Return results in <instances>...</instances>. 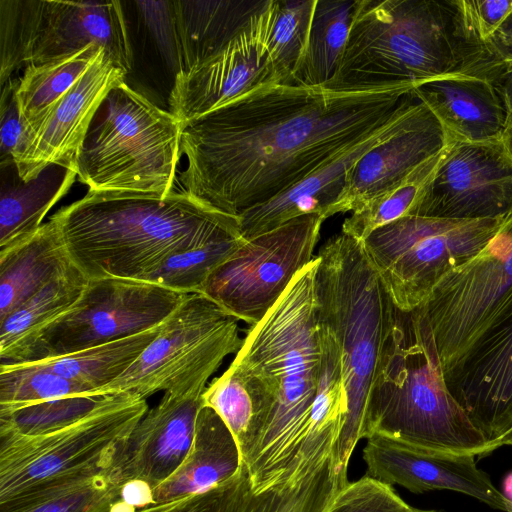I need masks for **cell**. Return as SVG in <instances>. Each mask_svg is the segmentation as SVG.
<instances>
[{
  "label": "cell",
  "instance_id": "1",
  "mask_svg": "<svg viewBox=\"0 0 512 512\" xmlns=\"http://www.w3.org/2000/svg\"><path fill=\"white\" fill-rule=\"evenodd\" d=\"M408 82L353 89L269 84L182 128V192L238 217L296 185L390 120Z\"/></svg>",
  "mask_w": 512,
  "mask_h": 512
},
{
  "label": "cell",
  "instance_id": "2",
  "mask_svg": "<svg viewBox=\"0 0 512 512\" xmlns=\"http://www.w3.org/2000/svg\"><path fill=\"white\" fill-rule=\"evenodd\" d=\"M88 278L143 281L171 257L242 238L239 218L184 192H91L50 217Z\"/></svg>",
  "mask_w": 512,
  "mask_h": 512
},
{
  "label": "cell",
  "instance_id": "3",
  "mask_svg": "<svg viewBox=\"0 0 512 512\" xmlns=\"http://www.w3.org/2000/svg\"><path fill=\"white\" fill-rule=\"evenodd\" d=\"M317 262L316 255L250 326L233 360L262 377L273 396L267 421L242 462L253 485L286 470L311 437L322 364Z\"/></svg>",
  "mask_w": 512,
  "mask_h": 512
},
{
  "label": "cell",
  "instance_id": "4",
  "mask_svg": "<svg viewBox=\"0 0 512 512\" xmlns=\"http://www.w3.org/2000/svg\"><path fill=\"white\" fill-rule=\"evenodd\" d=\"M372 434L433 451L475 456L492 452L447 386L422 305L407 312L394 309L364 439Z\"/></svg>",
  "mask_w": 512,
  "mask_h": 512
},
{
  "label": "cell",
  "instance_id": "5",
  "mask_svg": "<svg viewBox=\"0 0 512 512\" xmlns=\"http://www.w3.org/2000/svg\"><path fill=\"white\" fill-rule=\"evenodd\" d=\"M317 259L318 319L334 335L342 357L347 414L336 456L339 466L348 471L354 448L364 439L395 305L362 241L341 232L321 246Z\"/></svg>",
  "mask_w": 512,
  "mask_h": 512
},
{
  "label": "cell",
  "instance_id": "6",
  "mask_svg": "<svg viewBox=\"0 0 512 512\" xmlns=\"http://www.w3.org/2000/svg\"><path fill=\"white\" fill-rule=\"evenodd\" d=\"M466 56L451 0H356L341 61L325 87L419 86L462 73Z\"/></svg>",
  "mask_w": 512,
  "mask_h": 512
},
{
  "label": "cell",
  "instance_id": "7",
  "mask_svg": "<svg viewBox=\"0 0 512 512\" xmlns=\"http://www.w3.org/2000/svg\"><path fill=\"white\" fill-rule=\"evenodd\" d=\"M103 105L105 114L91 124L80 149L77 178L91 192L168 196L182 154L179 120L125 81Z\"/></svg>",
  "mask_w": 512,
  "mask_h": 512
},
{
  "label": "cell",
  "instance_id": "8",
  "mask_svg": "<svg viewBox=\"0 0 512 512\" xmlns=\"http://www.w3.org/2000/svg\"><path fill=\"white\" fill-rule=\"evenodd\" d=\"M148 409L146 399L118 393L58 430L0 434V503L51 481L109 473Z\"/></svg>",
  "mask_w": 512,
  "mask_h": 512
},
{
  "label": "cell",
  "instance_id": "9",
  "mask_svg": "<svg viewBox=\"0 0 512 512\" xmlns=\"http://www.w3.org/2000/svg\"><path fill=\"white\" fill-rule=\"evenodd\" d=\"M238 319L208 297L193 293L160 324L137 360L101 394L146 399L158 392L203 394L209 378L243 343Z\"/></svg>",
  "mask_w": 512,
  "mask_h": 512
},
{
  "label": "cell",
  "instance_id": "10",
  "mask_svg": "<svg viewBox=\"0 0 512 512\" xmlns=\"http://www.w3.org/2000/svg\"><path fill=\"white\" fill-rule=\"evenodd\" d=\"M188 295L139 280L89 279L69 310L0 353V364L50 360L153 329Z\"/></svg>",
  "mask_w": 512,
  "mask_h": 512
},
{
  "label": "cell",
  "instance_id": "11",
  "mask_svg": "<svg viewBox=\"0 0 512 512\" xmlns=\"http://www.w3.org/2000/svg\"><path fill=\"white\" fill-rule=\"evenodd\" d=\"M505 217L406 216L372 232L363 246L393 304L407 312L421 306L448 272L479 254Z\"/></svg>",
  "mask_w": 512,
  "mask_h": 512
},
{
  "label": "cell",
  "instance_id": "12",
  "mask_svg": "<svg viewBox=\"0 0 512 512\" xmlns=\"http://www.w3.org/2000/svg\"><path fill=\"white\" fill-rule=\"evenodd\" d=\"M422 306L447 383L485 335L512 314V211L488 245L448 272Z\"/></svg>",
  "mask_w": 512,
  "mask_h": 512
},
{
  "label": "cell",
  "instance_id": "13",
  "mask_svg": "<svg viewBox=\"0 0 512 512\" xmlns=\"http://www.w3.org/2000/svg\"><path fill=\"white\" fill-rule=\"evenodd\" d=\"M0 82L23 64H36L96 44L126 74L133 65L119 1L1 0Z\"/></svg>",
  "mask_w": 512,
  "mask_h": 512
},
{
  "label": "cell",
  "instance_id": "14",
  "mask_svg": "<svg viewBox=\"0 0 512 512\" xmlns=\"http://www.w3.org/2000/svg\"><path fill=\"white\" fill-rule=\"evenodd\" d=\"M325 219L317 214L294 218L247 239L208 277L202 294L253 326L263 319L294 277L315 256Z\"/></svg>",
  "mask_w": 512,
  "mask_h": 512
},
{
  "label": "cell",
  "instance_id": "15",
  "mask_svg": "<svg viewBox=\"0 0 512 512\" xmlns=\"http://www.w3.org/2000/svg\"><path fill=\"white\" fill-rule=\"evenodd\" d=\"M273 12L267 0L221 48L175 75L169 106L182 128L258 87L286 84L268 50Z\"/></svg>",
  "mask_w": 512,
  "mask_h": 512
},
{
  "label": "cell",
  "instance_id": "16",
  "mask_svg": "<svg viewBox=\"0 0 512 512\" xmlns=\"http://www.w3.org/2000/svg\"><path fill=\"white\" fill-rule=\"evenodd\" d=\"M339 436L307 440L286 470L253 485L245 465L221 485L212 512H328L349 482L336 456Z\"/></svg>",
  "mask_w": 512,
  "mask_h": 512
},
{
  "label": "cell",
  "instance_id": "17",
  "mask_svg": "<svg viewBox=\"0 0 512 512\" xmlns=\"http://www.w3.org/2000/svg\"><path fill=\"white\" fill-rule=\"evenodd\" d=\"M512 211V154L504 141H450L416 215L498 219Z\"/></svg>",
  "mask_w": 512,
  "mask_h": 512
},
{
  "label": "cell",
  "instance_id": "18",
  "mask_svg": "<svg viewBox=\"0 0 512 512\" xmlns=\"http://www.w3.org/2000/svg\"><path fill=\"white\" fill-rule=\"evenodd\" d=\"M126 73L103 49L86 73L22 136L14 154L21 180L28 182L47 166L76 171L80 149L109 92Z\"/></svg>",
  "mask_w": 512,
  "mask_h": 512
},
{
  "label": "cell",
  "instance_id": "19",
  "mask_svg": "<svg viewBox=\"0 0 512 512\" xmlns=\"http://www.w3.org/2000/svg\"><path fill=\"white\" fill-rule=\"evenodd\" d=\"M366 476L416 494L451 490L504 512L512 502L477 467L474 454H454L410 446L381 434L366 438Z\"/></svg>",
  "mask_w": 512,
  "mask_h": 512
},
{
  "label": "cell",
  "instance_id": "20",
  "mask_svg": "<svg viewBox=\"0 0 512 512\" xmlns=\"http://www.w3.org/2000/svg\"><path fill=\"white\" fill-rule=\"evenodd\" d=\"M423 107L424 103L413 93L385 124L341 150L293 187L241 213L238 218L242 238L251 239L304 215L317 214L325 220L334 216L350 170L367 152L409 125Z\"/></svg>",
  "mask_w": 512,
  "mask_h": 512
},
{
  "label": "cell",
  "instance_id": "21",
  "mask_svg": "<svg viewBox=\"0 0 512 512\" xmlns=\"http://www.w3.org/2000/svg\"><path fill=\"white\" fill-rule=\"evenodd\" d=\"M202 394L164 393L148 409L116 456L108 473L117 487L141 482L151 491L182 463L192 444Z\"/></svg>",
  "mask_w": 512,
  "mask_h": 512
},
{
  "label": "cell",
  "instance_id": "22",
  "mask_svg": "<svg viewBox=\"0 0 512 512\" xmlns=\"http://www.w3.org/2000/svg\"><path fill=\"white\" fill-rule=\"evenodd\" d=\"M447 386L494 451L512 428V314L485 335Z\"/></svg>",
  "mask_w": 512,
  "mask_h": 512
},
{
  "label": "cell",
  "instance_id": "23",
  "mask_svg": "<svg viewBox=\"0 0 512 512\" xmlns=\"http://www.w3.org/2000/svg\"><path fill=\"white\" fill-rule=\"evenodd\" d=\"M449 144L443 127L424 104L409 125L367 152L350 170L333 214L357 210Z\"/></svg>",
  "mask_w": 512,
  "mask_h": 512
},
{
  "label": "cell",
  "instance_id": "24",
  "mask_svg": "<svg viewBox=\"0 0 512 512\" xmlns=\"http://www.w3.org/2000/svg\"><path fill=\"white\" fill-rule=\"evenodd\" d=\"M413 93L433 113L450 141H504L507 112L491 80L457 73L425 82Z\"/></svg>",
  "mask_w": 512,
  "mask_h": 512
},
{
  "label": "cell",
  "instance_id": "25",
  "mask_svg": "<svg viewBox=\"0 0 512 512\" xmlns=\"http://www.w3.org/2000/svg\"><path fill=\"white\" fill-rule=\"evenodd\" d=\"M241 465L232 433L213 409L202 406L187 455L178 468L151 491L152 503L206 493L234 477Z\"/></svg>",
  "mask_w": 512,
  "mask_h": 512
},
{
  "label": "cell",
  "instance_id": "26",
  "mask_svg": "<svg viewBox=\"0 0 512 512\" xmlns=\"http://www.w3.org/2000/svg\"><path fill=\"white\" fill-rule=\"evenodd\" d=\"M266 1L170 2L171 50L177 58V73L186 71L221 48L264 7Z\"/></svg>",
  "mask_w": 512,
  "mask_h": 512
},
{
  "label": "cell",
  "instance_id": "27",
  "mask_svg": "<svg viewBox=\"0 0 512 512\" xmlns=\"http://www.w3.org/2000/svg\"><path fill=\"white\" fill-rule=\"evenodd\" d=\"M74 267L51 218L28 239L0 251V320Z\"/></svg>",
  "mask_w": 512,
  "mask_h": 512
},
{
  "label": "cell",
  "instance_id": "28",
  "mask_svg": "<svg viewBox=\"0 0 512 512\" xmlns=\"http://www.w3.org/2000/svg\"><path fill=\"white\" fill-rule=\"evenodd\" d=\"M16 167V166H15ZM8 177L1 184L0 251L35 234L48 211L69 191L77 172L59 165L47 166L37 177L25 182L15 168L2 167Z\"/></svg>",
  "mask_w": 512,
  "mask_h": 512
},
{
  "label": "cell",
  "instance_id": "29",
  "mask_svg": "<svg viewBox=\"0 0 512 512\" xmlns=\"http://www.w3.org/2000/svg\"><path fill=\"white\" fill-rule=\"evenodd\" d=\"M202 404L213 409L226 424L243 462L267 421L273 396L262 377L232 361L228 369L206 387Z\"/></svg>",
  "mask_w": 512,
  "mask_h": 512
},
{
  "label": "cell",
  "instance_id": "30",
  "mask_svg": "<svg viewBox=\"0 0 512 512\" xmlns=\"http://www.w3.org/2000/svg\"><path fill=\"white\" fill-rule=\"evenodd\" d=\"M102 50L96 44H90L74 53L26 66L15 85V97L25 131L76 84Z\"/></svg>",
  "mask_w": 512,
  "mask_h": 512
},
{
  "label": "cell",
  "instance_id": "31",
  "mask_svg": "<svg viewBox=\"0 0 512 512\" xmlns=\"http://www.w3.org/2000/svg\"><path fill=\"white\" fill-rule=\"evenodd\" d=\"M120 491L108 473L51 481L0 503V512H113Z\"/></svg>",
  "mask_w": 512,
  "mask_h": 512
},
{
  "label": "cell",
  "instance_id": "32",
  "mask_svg": "<svg viewBox=\"0 0 512 512\" xmlns=\"http://www.w3.org/2000/svg\"><path fill=\"white\" fill-rule=\"evenodd\" d=\"M157 327L40 363L52 372L89 388L93 394L119 378L159 333Z\"/></svg>",
  "mask_w": 512,
  "mask_h": 512
},
{
  "label": "cell",
  "instance_id": "33",
  "mask_svg": "<svg viewBox=\"0 0 512 512\" xmlns=\"http://www.w3.org/2000/svg\"><path fill=\"white\" fill-rule=\"evenodd\" d=\"M356 0H317L304 58L293 85L325 86L341 61Z\"/></svg>",
  "mask_w": 512,
  "mask_h": 512
},
{
  "label": "cell",
  "instance_id": "34",
  "mask_svg": "<svg viewBox=\"0 0 512 512\" xmlns=\"http://www.w3.org/2000/svg\"><path fill=\"white\" fill-rule=\"evenodd\" d=\"M445 151L429 158L406 177L351 212L344 220L341 232L363 242L378 228L400 218L416 215Z\"/></svg>",
  "mask_w": 512,
  "mask_h": 512
},
{
  "label": "cell",
  "instance_id": "35",
  "mask_svg": "<svg viewBox=\"0 0 512 512\" xmlns=\"http://www.w3.org/2000/svg\"><path fill=\"white\" fill-rule=\"evenodd\" d=\"M88 280L75 266L0 320V353L69 310L81 296Z\"/></svg>",
  "mask_w": 512,
  "mask_h": 512
},
{
  "label": "cell",
  "instance_id": "36",
  "mask_svg": "<svg viewBox=\"0 0 512 512\" xmlns=\"http://www.w3.org/2000/svg\"><path fill=\"white\" fill-rule=\"evenodd\" d=\"M116 395H73L0 408V434L39 435L58 430L89 415Z\"/></svg>",
  "mask_w": 512,
  "mask_h": 512
},
{
  "label": "cell",
  "instance_id": "37",
  "mask_svg": "<svg viewBox=\"0 0 512 512\" xmlns=\"http://www.w3.org/2000/svg\"><path fill=\"white\" fill-rule=\"evenodd\" d=\"M317 0H274L268 50L286 84L300 66L308 44Z\"/></svg>",
  "mask_w": 512,
  "mask_h": 512
},
{
  "label": "cell",
  "instance_id": "38",
  "mask_svg": "<svg viewBox=\"0 0 512 512\" xmlns=\"http://www.w3.org/2000/svg\"><path fill=\"white\" fill-rule=\"evenodd\" d=\"M85 394L93 393L40 363L0 364V408Z\"/></svg>",
  "mask_w": 512,
  "mask_h": 512
},
{
  "label": "cell",
  "instance_id": "39",
  "mask_svg": "<svg viewBox=\"0 0 512 512\" xmlns=\"http://www.w3.org/2000/svg\"><path fill=\"white\" fill-rule=\"evenodd\" d=\"M243 241V238L230 239L175 255L143 281L185 294L199 293L211 273Z\"/></svg>",
  "mask_w": 512,
  "mask_h": 512
},
{
  "label": "cell",
  "instance_id": "40",
  "mask_svg": "<svg viewBox=\"0 0 512 512\" xmlns=\"http://www.w3.org/2000/svg\"><path fill=\"white\" fill-rule=\"evenodd\" d=\"M451 3L467 53L489 40L512 14V0H451Z\"/></svg>",
  "mask_w": 512,
  "mask_h": 512
},
{
  "label": "cell",
  "instance_id": "41",
  "mask_svg": "<svg viewBox=\"0 0 512 512\" xmlns=\"http://www.w3.org/2000/svg\"><path fill=\"white\" fill-rule=\"evenodd\" d=\"M393 486L364 475L348 482L338 493L328 512H414Z\"/></svg>",
  "mask_w": 512,
  "mask_h": 512
},
{
  "label": "cell",
  "instance_id": "42",
  "mask_svg": "<svg viewBox=\"0 0 512 512\" xmlns=\"http://www.w3.org/2000/svg\"><path fill=\"white\" fill-rule=\"evenodd\" d=\"M512 61V14L483 44L468 50L462 71L490 80L501 65Z\"/></svg>",
  "mask_w": 512,
  "mask_h": 512
},
{
  "label": "cell",
  "instance_id": "43",
  "mask_svg": "<svg viewBox=\"0 0 512 512\" xmlns=\"http://www.w3.org/2000/svg\"><path fill=\"white\" fill-rule=\"evenodd\" d=\"M16 80L9 79L2 87L0 108L1 168L14 164V154L25 131L15 97Z\"/></svg>",
  "mask_w": 512,
  "mask_h": 512
},
{
  "label": "cell",
  "instance_id": "44",
  "mask_svg": "<svg viewBox=\"0 0 512 512\" xmlns=\"http://www.w3.org/2000/svg\"><path fill=\"white\" fill-rule=\"evenodd\" d=\"M221 485L202 494L182 497L176 500L152 503L134 512H212Z\"/></svg>",
  "mask_w": 512,
  "mask_h": 512
},
{
  "label": "cell",
  "instance_id": "45",
  "mask_svg": "<svg viewBox=\"0 0 512 512\" xmlns=\"http://www.w3.org/2000/svg\"><path fill=\"white\" fill-rule=\"evenodd\" d=\"M490 80L493 82L506 108L507 135L512 132V61L497 68L491 75Z\"/></svg>",
  "mask_w": 512,
  "mask_h": 512
},
{
  "label": "cell",
  "instance_id": "46",
  "mask_svg": "<svg viewBox=\"0 0 512 512\" xmlns=\"http://www.w3.org/2000/svg\"><path fill=\"white\" fill-rule=\"evenodd\" d=\"M503 490V495L512 502V472L505 477Z\"/></svg>",
  "mask_w": 512,
  "mask_h": 512
},
{
  "label": "cell",
  "instance_id": "47",
  "mask_svg": "<svg viewBox=\"0 0 512 512\" xmlns=\"http://www.w3.org/2000/svg\"><path fill=\"white\" fill-rule=\"evenodd\" d=\"M496 443L499 447L503 445H512V428L501 436Z\"/></svg>",
  "mask_w": 512,
  "mask_h": 512
},
{
  "label": "cell",
  "instance_id": "48",
  "mask_svg": "<svg viewBox=\"0 0 512 512\" xmlns=\"http://www.w3.org/2000/svg\"><path fill=\"white\" fill-rule=\"evenodd\" d=\"M504 143L509 150V152L512 154V132L508 133L505 136Z\"/></svg>",
  "mask_w": 512,
  "mask_h": 512
},
{
  "label": "cell",
  "instance_id": "49",
  "mask_svg": "<svg viewBox=\"0 0 512 512\" xmlns=\"http://www.w3.org/2000/svg\"><path fill=\"white\" fill-rule=\"evenodd\" d=\"M414 512H437V511H435V510H423V509L415 508Z\"/></svg>",
  "mask_w": 512,
  "mask_h": 512
}]
</instances>
